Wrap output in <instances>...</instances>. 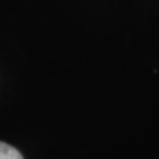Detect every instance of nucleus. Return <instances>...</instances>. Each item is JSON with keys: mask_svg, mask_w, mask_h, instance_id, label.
<instances>
[{"mask_svg": "<svg viewBox=\"0 0 159 159\" xmlns=\"http://www.w3.org/2000/svg\"><path fill=\"white\" fill-rule=\"evenodd\" d=\"M0 159H23V157L15 147L0 142Z\"/></svg>", "mask_w": 159, "mask_h": 159, "instance_id": "1", "label": "nucleus"}]
</instances>
